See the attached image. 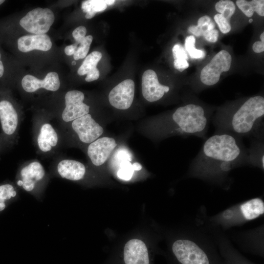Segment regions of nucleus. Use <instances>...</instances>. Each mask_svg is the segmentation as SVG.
<instances>
[{"mask_svg": "<svg viewBox=\"0 0 264 264\" xmlns=\"http://www.w3.org/2000/svg\"><path fill=\"white\" fill-rule=\"evenodd\" d=\"M215 23L208 16L200 17L198 21L197 25H191L188 31L197 37L202 36L211 43H215L219 37V32L215 29Z\"/></svg>", "mask_w": 264, "mask_h": 264, "instance_id": "19", "label": "nucleus"}, {"mask_svg": "<svg viewBox=\"0 0 264 264\" xmlns=\"http://www.w3.org/2000/svg\"><path fill=\"white\" fill-rule=\"evenodd\" d=\"M174 59V66L178 71L182 72L189 67L187 62L188 57L183 47L179 44H176L172 48Z\"/></svg>", "mask_w": 264, "mask_h": 264, "instance_id": "24", "label": "nucleus"}, {"mask_svg": "<svg viewBox=\"0 0 264 264\" xmlns=\"http://www.w3.org/2000/svg\"><path fill=\"white\" fill-rule=\"evenodd\" d=\"M102 57L100 52L95 51L86 57L82 64L77 70L78 75L82 76L87 74L85 81L88 82L97 80L100 76V72L97 66Z\"/></svg>", "mask_w": 264, "mask_h": 264, "instance_id": "20", "label": "nucleus"}, {"mask_svg": "<svg viewBox=\"0 0 264 264\" xmlns=\"http://www.w3.org/2000/svg\"><path fill=\"white\" fill-rule=\"evenodd\" d=\"M190 234L175 241L172 250L179 264H225L215 249Z\"/></svg>", "mask_w": 264, "mask_h": 264, "instance_id": "3", "label": "nucleus"}, {"mask_svg": "<svg viewBox=\"0 0 264 264\" xmlns=\"http://www.w3.org/2000/svg\"><path fill=\"white\" fill-rule=\"evenodd\" d=\"M87 172L85 165L77 160L59 158L53 166L52 173L56 176L77 181L83 179Z\"/></svg>", "mask_w": 264, "mask_h": 264, "instance_id": "12", "label": "nucleus"}, {"mask_svg": "<svg viewBox=\"0 0 264 264\" xmlns=\"http://www.w3.org/2000/svg\"><path fill=\"white\" fill-rule=\"evenodd\" d=\"M19 189L15 184L6 183L0 185V212L6 206V202L16 198Z\"/></svg>", "mask_w": 264, "mask_h": 264, "instance_id": "23", "label": "nucleus"}, {"mask_svg": "<svg viewBox=\"0 0 264 264\" xmlns=\"http://www.w3.org/2000/svg\"><path fill=\"white\" fill-rule=\"evenodd\" d=\"M55 20L52 11L48 8L38 7L28 12L20 20V25L33 34L47 33Z\"/></svg>", "mask_w": 264, "mask_h": 264, "instance_id": "9", "label": "nucleus"}, {"mask_svg": "<svg viewBox=\"0 0 264 264\" xmlns=\"http://www.w3.org/2000/svg\"><path fill=\"white\" fill-rule=\"evenodd\" d=\"M170 90V88L159 83L157 76L153 70L148 69L143 74L142 77V92L146 100L150 102L161 99L165 93Z\"/></svg>", "mask_w": 264, "mask_h": 264, "instance_id": "16", "label": "nucleus"}, {"mask_svg": "<svg viewBox=\"0 0 264 264\" xmlns=\"http://www.w3.org/2000/svg\"><path fill=\"white\" fill-rule=\"evenodd\" d=\"M22 115L6 88L0 87V132L6 148L17 143Z\"/></svg>", "mask_w": 264, "mask_h": 264, "instance_id": "5", "label": "nucleus"}, {"mask_svg": "<svg viewBox=\"0 0 264 264\" xmlns=\"http://www.w3.org/2000/svg\"><path fill=\"white\" fill-rule=\"evenodd\" d=\"M231 61L232 57L228 52L225 50L219 52L201 70L200 75L201 82L209 86L216 84L221 73L230 69Z\"/></svg>", "mask_w": 264, "mask_h": 264, "instance_id": "10", "label": "nucleus"}, {"mask_svg": "<svg viewBox=\"0 0 264 264\" xmlns=\"http://www.w3.org/2000/svg\"><path fill=\"white\" fill-rule=\"evenodd\" d=\"M72 65H75L76 64V62L75 61H73L71 63Z\"/></svg>", "mask_w": 264, "mask_h": 264, "instance_id": "41", "label": "nucleus"}, {"mask_svg": "<svg viewBox=\"0 0 264 264\" xmlns=\"http://www.w3.org/2000/svg\"><path fill=\"white\" fill-rule=\"evenodd\" d=\"M264 115V98L257 95L247 99L233 111L218 114L212 121L218 131L246 137L258 133L263 125Z\"/></svg>", "mask_w": 264, "mask_h": 264, "instance_id": "2", "label": "nucleus"}, {"mask_svg": "<svg viewBox=\"0 0 264 264\" xmlns=\"http://www.w3.org/2000/svg\"><path fill=\"white\" fill-rule=\"evenodd\" d=\"M107 5L105 0H88L82 2L81 8L84 13H86L85 18L90 19L95 14L104 11Z\"/></svg>", "mask_w": 264, "mask_h": 264, "instance_id": "26", "label": "nucleus"}, {"mask_svg": "<svg viewBox=\"0 0 264 264\" xmlns=\"http://www.w3.org/2000/svg\"><path fill=\"white\" fill-rule=\"evenodd\" d=\"M50 115L38 114L33 119V140L37 153L44 156L55 154L62 146V132Z\"/></svg>", "mask_w": 264, "mask_h": 264, "instance_id": "4", "label": "nucleus"}, {"mask_svg": "<svg viewBox=\"0 0 264 264\" xmlns=\"http://www.w3.org/2000/svg\"><path fill=\"white\" fill-rule=\"evenodd\" d=\"M132 165L134 171H140L142 168L141 165L138 162H134Z\"/></svg>", "mask_w": 264, "mask_h": 264, "instance_id": "36", "label": "nucleus"}, {"mask_svg": "<svg viewBox=\"0 0 264 264\" xmlns=\"http://www.w3.org/2000/svg\"><path fill=\"white\" fill-rule=\"evenodd\" d=\"M21 84L23 89L30 93L41 88L50 91H56L61 86L59 75L56 72H48L42 80L31 75H26L22 78Z\"/></svg>", "mask_w": 264, "mask_h": 264, "instance_id": "15", "label": "nucleus"}, {"mask_svg": "<svg viewBox=\"0 0 264 264\" xmlns=\"http://www.w3.org/2000/svg\"><path fill=\"white\" fill-rule=\"evenodd\" d=\"M236 3L238 8L248 17H251L254 12L260 16H264V0H238Z\"/></svg>", "mask_w": 264, "mask_h": 264, "instance_id": "22", "label": "nucleus"}, {"mask_svg": "<svg viewBox=\"0 0 264 264\" xmlns=\"http://www.w3.org/2000/svg\"><path fill=\"white\" fill-rule=\"evenodd\" d=\"M253 50L255 53H261L264 51V43L261 41L255 42L252 46Z\"/></svg>", "mask_w": 264, "mask_h": 264, "instance_id": "34", "label": "nucleus"}, {"mask_svg": "<svg viewBox=\"0 0 264 264\" xmlns=\"http://www.w3.org/2000/svg\"><path fill=\"white\" fill-rule=\"evenodd\" d=\"M49 179V175L42 164L36 159H32L20 166L16 176L15 184L19 189L40 199Z\"/></svg>", "mask_w": 264, "mask_h": 264, "instance_id": "6", "label": "nucleus"}, {"mask_svg": "<svg viewBox=\"0 0 264 264\" xmlns=\"http://www.w3.org/2000/svg\"><path fill=\"white\" fill-rule=\"evenodd\" d=\"M5 148H6L4 144V142L2 139V138L0 134V153Z\"/></svg>", "mask_w": 264, "mask_h": 264, "instance_id": "37", "label": "nucleus"}, {"mask_svg": "<svg viewBox=\"0 0 264 264\" xmlns=\"http://www.w3.org/2000/svg\"><path fill=\"white\" fill-rule=\"evenodd\" d=\"M260 39L262 42L264 43V32H263L262 33H261L260 35Z\"/></svg>", "mask_w": 264, "mask_h": 264, "instance_id": "39", "label": "nucleus"}, {"mask_svg": "<svg viewBox=\"0 0 264 264\" xmlns=\"http://www.w3.org/2000/svg\"><path fill=\"white\" fill-rule=\"evenodd\" d=\"M264 213V202L257 198L231 207L212 219L214 223L228 227L258 218Z\"/></svg>", "mask_w": 264, "mask_h": 264, "instance_id": "7", "label": "nucleus"}, {"mask_svg": "<svg viewBox=\"0 0 264 264\" xmlns=\"http://www.w3.org/2000/svg\"><path fill=\"white\" fill-rule=\"evenodd\" d=\"M245 163H248V150L241 137L217 131L205 140L190 165L189 175L222 183L231 170Z\"/></svg>", "mask_w": 264, "mask_h": 264, "instance_id": "1", "label": "nucleus"}, {"mask_svg": "<svg viewBox=\"0 0 264 264\" xmlns=\"http://www.w3.org/2000/svg\"><path fill=\"white\" fill-rule=\"evenodd\" d=\"M5 2V0H0V5H1L2 3H3Z\"/></svg>", "mask_w": 264, "mask_h": 264, "instance_id": "40", "label": "nucleus"}, {"mask_svg": "<svg viewBox=\"0 0 264 264\" xmlns=\"http://www.w3.org/2000/svg\"><path fill=\"white\" fill-rule=\"evenodd\" d=\"M6 74V66L4 64L3 56L1 51L0 49V80L2 79L5 77Z\"/></svg>", "mask_w": 264, "mask_h": 264, "instance_id": "33", "label": "nucleus"}, {"mask_svg": "<svg viewBox=\"0 0 264 264\" xmlns=\"http://www.w3.org/2000/svg\"><path fill=\"white\" fill-rule=\"evenodd\" d=\"M77 47V45L75 44L67 45L65 48V53L66 55L71 56L74 54Z\"/></svg>", "mask_w": 264, "mask_h": 264, "instance_id": "35", "label": "nucleus"}, {"mask_svg": "<svg viewBox=\"0 0 264 264\" xmlns=\"http://www.w3.org/2000/svg\"><path fill=\"white\" fill-rule=\"evenodd\" d=\"M87 33L86 28L83 25L76 28L72 32V36L76 41V45L80 44L86 37Z\"/></svg>", "mask_w": 264, "mask_h": 264, "instance_id": "32", "label": "nucleus"}, {"mask_svg": "<svg viewBox=\"0 0 264 264\" xmlns=\"http://www.w3.org/2000/svg\"><path fill=\"white\" fill-rule=\"evenodd\" d=\"M196 39L194 36L190 35L186 37L184 46L190 57L193 59H202L205 57L204 50L197 49L195 46Z\"/></svg>", "mask_w": 264, "mask_h": 264, "instance_id": "28", "label": "nucleus"}, {"mask_svg": "<svg viewBox=\"0 0 264 264\" xmlns=\"http://www.w3.org/2000/svg\"><path fill=\"white\" fill-rule=\"evenodd\" d=\"M85 95L77 90L67 91L65 95V107L55 119L62 131L72 121L89 113L90 107L84 103Z\"/></svg>", "mask_w": 264, "mask_h": 264, "instance_id": "8", "label": "nucleus"}, {"mask_svg": "<svg viewBox=\"0 0 264 264\" xmlns=\"http://www.w3.org/2000/svg\"><path fill=\"white\" fill-rule=\"evenodd\" d=\"M253 19H250L249 20V23H251L252 22H253Z\"/></svg>", "mask_w": 264, "mask_h": 264, "instance_id": "42", "label": "nucleus"}, {"mask_svg": "<svg viewBox=\"0 0 264 264\" xmlns=\"http://www.w3.org/2000/svg\"><path fill=\"white\" fill-rule=\"evenodd\" d=\"M135 84L133 80L126 79L115 87L109 94V100L113 107L127 110L132 105L134 96Z\"/></svg>", "mask_w": 264, "mask_h": 264, "instance_id": "13", "label": "nucleus"}, {"mask_svg": "<svg viewBox=\"0 0 264 264\" xmlns=\"http://www.w3.org/2000/svg\"><path fill=\"white\" fill-rule=\"evenodd\" d=\"M219 242L220 251L225 264H252L234 250L226 240L221 238Z\"/></svg>", "mask_w": 264, "mask_h": 264, "instance_id": "21", "label": "nucleus"}, {"mask_svg": "<svg viewBox=\"0 0 264 264\" xmlns=\"http://www.w3.org/2000/svg\"><path fill=\"white\" fill-rule=\"evenodd\" d=\"M134 171L132 165L127 160L121 164L117 172V176L121 179L129 180L132 177Z\"/></svg>", "mask_w": 264, "mask_h": 264, "instance_id": "30", "label": "nucleus"}, {"mask_svg": "<svg viewBox=\"0 0 264 264\" xmlns=\"http://www.w3.org/2000/svg\"><path fill=\"white\" fill-rule=\"evenodd\" d=\"M214 20L222 33H227L231 30L230 22L221 17L219 14H217L214 16Z\"/></svg>", "mask_w": 264, "mask_h": 264, "instance_id": "31", "label": "nucleus"}, {"mask_svg": "<svg viewBox=\"0 0 264 264\" xmlns=\"http://www.w3.org/2000/svg\"><path fill=\"white\" fill-rule=\"evenodd\" d=\"M105 1L107 6L112 5L115 2L114 0H105Z\"/></svg>", "mask_w": 264, "mask_h": 264, "instance_id": "38", "label": "nucleus"}, {"mask_svg": "<svg viewBox=\"0 0 264 264\" xmlns=\"http://www.w3.org/2000/svg\"><path fill=\"white\" fill-rule=\"evenodd\" d=\"M264 147L262 143L255 142L249 150H248V163L264 170Z\"/></svg>", "mask_w": 264, "mask_h": 264, "instance_id": "25", "label": "nucleus"}, {"mask_svg": "<svg viewBox=\"0 0 264 264\" xmlns=\"http://www.w3.org/2000/svg\"><path fill=\"white\" fill-rule=\"evenodd\" d=\"M116 145V142L113 138H99L88 144L87 154L94 166H101L108 159Z\"/></svg>", "mask_w": 264, "mask_h": 264, "instance_id": "14", "label": "nucleus"}, {"mask_svg": "<svg viewBox=\"0 0 264 264\" xmlns=\"http://www.w3.org/2000/svg\"><path fill=\"white\" fill-rule=\"evenodd\" d=\"M52 45L51 39L46 34L27 35L20 37L17 40L18 48L22 52L35 49L47 51Z\"/></svg>", "mask_w": 264, "mask_h": 264, "instance_id": "18", "label": "nucleus"}, {"mask_svg": "<svg viewBox=\"0 0 264 264\" xmlns=\"http://www.w3.org/2000/svg\"><path fill=\"white\" fill-rule=\"evenodd\" d=\"M215 9L220 16L230 22V19L235 13L236 7L234 3L229 0H221L215 4Z\"/></svg>", "mask_w": 264, "mask_h": 264, "instance_id": "27", "label": "nucleus"}, {"mask_svg": "<svg viewBox=\"0 0 264 264\" xmlns=\"http://www.w3.org/2000/svg\"><path fill=\"white\" fill-rule=\"evenodd\" d=\"M125 264H150L148 249L145 243L138 239H132L124 248Z\"/></svg>", "mask_w": 264, "mask_h": 264, "instance_id": "17", "label": "nucleus"}, {"mask_svg": "<svg viewBox=\"0 0 264 264\" xmlns=\"http://www.w3.org/2000/svg\"><path fill=\"white\" fill-rule=\"evenodd\" d=\"M92 40L93 37L91 35L87 36L80 44L77 45V47L73 54V58L75 61L86 58L89 50Z\"/></svg>", "mask_w": 264, "mask_h": 264, "instance_id": "29", "label": "nucleus"}, {"mask_svg": "<svg viewBox=\"0 0 264 264\" xmlns=\"http://www.w3.org/2000/svg\"><path fill=\"white\" fill-rule=\"evenodd\" d=\"M69 125L83 143L90 144L103 134L104 129L89 113L72 121Z\"/></svg>", "mask_w": 264, "mask_h": 264, "instance_id": "11", "label": "nucleus"}]
</instances>
